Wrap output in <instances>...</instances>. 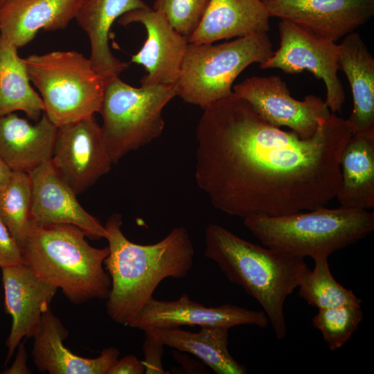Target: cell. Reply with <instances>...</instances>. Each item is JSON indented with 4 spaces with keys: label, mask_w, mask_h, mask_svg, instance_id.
<instances>
[{
    "label": "cell",
    "mask_w": 374,
    "mask_h": 374,
    "mask_svg": "<svg viewBox=\"0 0 374 374\" xmlns=\"http://www.w3.org/2000/svg\"><path fill=\"white\" fill-rule=\"evenodd\" d=\"M351 134L346 119L331 114L312 138L301 139L233 93L203 109L196 183L214 208L242 218L323 207L336 198L340 154Z\"/></svg>",
    "instance_id": "cell-1"
},
{
    "label": "cell",
    "mask_w": 374,
    "mask_h": 374,
    "mask_svg": "<svg viewBox=\"0 0 374 374\" xmlns=\"http://www.w3.org/2000/svg\"><path fill=\"white\" fill-rule=\"evenodd\" d=\"M122 224L121 215L115 213L105 225L109 254L104 265L111 278L106 309L112 321L128 326L163 280L186 276L195 250L184 227L173 228L156 243L139 244L125 236Z\"/></svg>",
    "instance_id": "cell-2"
},
{
    "label": "cell",
    "mask_w": 374,
    "mask_h": 374,
    "mask_svg": "<svg viewBox=\"0 0 374 374\" xmlns=\"http://www.w3.org/2000/svg\"><path fill=\"white\" fill-rule=\"evenodd\" d=\"M204 253L230 282L259 303L276 339H283L285 301L309 270L304 258L262 247L215 224L206 228Z\"/></svg>",
    "instance_id": "cell-3"
},
{
    "label": "cell",
    "mask_w": 374,
    "mask_h": 374,
    "mask_svg": "<svg viewBox=\"0 0 374 374\" xmlns=\"http://www.w3.org/2000/svg\"><path fill=\"white\" fill-rule=\"evenodd\" d=\"M85 237L73 224L30 221L20 247L24 263L75 305L107 299L111 289V278L103 268L109 248L93 247Z\"/></svg>",
    "instance_id": "cell-4"
},
{
    "label": "cell",
    "mask_w": 374,
    "mask_h": 374,
    "mask_svg": "<svg viewBox=\"0 0 374 374\" xmlns=\"http://www.w3.org/2000/svg\"><path fill=\"white\" fill-rule=\"evenodd\" d=\"M243 219L247 229L265 247L303 258H328L374 230L373 211L342 206L281 216L251 215Z\"/></svg>",
    "instance_id": "cell-5"
},
{
    "label": "cell",
    "mask_w": 374,
    "mask_h": 374,
    "mask_svg": "<svg viewBox=\"0 0 374 374\" xmlns=\"http://www.w3.org/2000/svg\"><path fill=\"white\" fill-rule=\"evenodd\" d=\"M23 60L30 82L42 95L44 113L55 125L100 113L106 82L81 53L57 51Z\"/></svg>",
    "instance_id": "cell-6"
},
{
    "label": "cell",
    "mask_w": 374,
    "mask_h": 374,
    "mask_svg": "<svg viewBox=\"0 0 374 374\" xmlns=\"http://www.w3.org/2000/svg\"><path fill=\"white\" fill-rule=\"evenodd\" d=\"M267 33L213 44L188 43L177 96L202 109L231 96L233 83L247 66L265 62L273 53Z\"/></svg>",
    "instance_id": "cell-7"
},
{
    "label": "cell",
    "mask_w": 374,
    "mask_h": 374,
    "mask_svg": "<svg viewBox=\"0 0 374 374\" xmlns=\"http://www.w3.org/2000/svg\"><path fill=\"white\" fill-rule=\"evenodd\" d=\"M175 96V84L134 87L119 76L106 84L100 128L113 163L160 136L163 109Z\"/></svg>",
    "instance_id": "cell-8"
},
{
    "label": "cell",
    "mask_w": 374,
    "mask_h": 374,
    "mask_svg": "<svg viewBox=\"0 0 374 374\" xmlns=\"http://www.w3.org/2000/svg\"><path fill=\"white\" fill-rule=\"evenodd\" d=\"M278 30L279 48L260 67L278 69L289 74L312 73L325 84L328 108L332 112L341 111L346 97L337 74L339 46L288 20L280 21Z\"/></svg>",
    "instance_id": "cell-9"
},
{
    "label": "cell",
    "mask_w": 374,
    "mask_h": 374,
    "mask_svg": "<svg viewBox=\"0 0 374 374\" xmlns=\"http://www.w3.org/2000/svg\"><path fill=\"white\" fill-rule=\"evenodd\" d=\"M233 93L247 100L274 126L287 127L301 139L312 138L331 113L325 100L314 95L294 98L278 75L252 76L233 87Z\"/></svg>",
    "instance_id": "cell-10"
},
{
    "label": "cell",
    "mask_w": 374,
    "mask_h": 374,
    "mask_svg": "<svg viewBox=\"0 0 374 374\" xmlns=\"http://www.w3.org/2000/svg\"><path fill=\"white\" fill-rule=\"evenodd\" d=\"M51 162L76 195L110 170L113 162L94 116L57 127Z\"/></svg>",
    "instance_id": "cell-11"
},
{
    "label": "cell",
    "mask_w": 374,
    "mask_h": 374,
    "mask_svg": "<svg viewBox=\"0 0 374 374\" xmlns=\"http://www.w3.org/2000/svg\"><path fill=\"white\" fill-rule=\"evenodd\" d=\"M134 22L143 25L147 33L142 48L131 58V62L142 65L147 71L141 85L175 84L188 44L187 38L163 15L148 6L128 11L118 19L122 26Z\"/></svg>",
    "instance_id": "cell-12"
},
{
    "label": "cell",
    "mask_w": 374,
    "mask_h": 374,
    "mask_svg": "<svg viewBox=\"0 0 374 374\" xmlns=\"http://www.w3.org/2000/svg\"><path fill=\"white\" fill-rule=\"evenodd\" d=\"M269 323L264 311L249 310L231 304L206 307L184 294L175 301H159L152 297L128 326L143 330L183 326L229 329L240 325H253L264 328Z\"/></svg>",
    "instance_id": "cell-13"
},
{
    "label": "cell",
    "mask_w": 374,
    "mask_h": 374,
    "mask_svg": "<svg viewBox=\"0 0 374 374\" xmlns=\"http://www.w3.org/2000/svg\"><path fill=\"white\" fill-rule=\"evenodd\" d=\"M271 17L336 42L374 15V0H262Z\"/></svg>",
    "instance_id": "cell-14"
},
{
    "label": "cell",
    "mask_w": 374,
    "mask_h": 374,
    "mask_svg": "<svg viewBox=\"0 0 374 374\" xmlns=\"http://www.w3.org/2000/svg\"><path fill=\"white\" fill-rule=\"evenodd\" d=\"M1 270L6 310L12 317L6 343L8 362L24 338L36 335L42 315L50 308L57 288L39 277L24 262Z\"/></svg>",
    "instance_id": "cell-15"
},
{
    "label": "cell",
    "mask_w": 374,
    "mask_h": 374,
    "mask_svg": "<svg viewBox=\"0 0 374 374\" xmlns=\"http://www.w3.org/2000/svg\"><path fill=\"white\" fill-rule=\"evenodd\" d=\"M31 184L30 221L38 224H70L90 239L105 238V226L87 212L58 175L51 160L28 172Z\"/></svg>",
    "instance_id": "cell-16"
},
{
    "label": "cell",
    "mask_w": 374,
    "mask_h": 374,
    "mask_svg": "<svg viewBox=\"0 0 374 374\" xmlns=\"http://www.w3.org/2000/svg\"><path fill=\"white\" fill-rule=\"evenodd\" d=\"M68 335L69 331L60 319L50 308L46 310L33 337L32 355L39 371L50 374H107L118 359L120 352L115 347L103 349L95 358L79 356L64 346Z\"/></svg>",
    "instance_id": "cell-17"
},
{
    "label": "cell",
    "mask_w": 374,
    "mask_h": 374,
    "mask_svg": "<svg viewBox=\"0 0 374 374\" xmlns=\"http://www.w3.org/2000/svg\"><path fill=\"white\" fill-rule=\"evenodd\" d=\"M84 0H4L0 5V35L18 48L40 30L64 29Z\"/></svg>",
    "instance_id": "cell-18"
},
{
    "label": "cell",
    "mask_w": 374,
    "mask_h": 374,
    "mask_svg": "<svg viewBox=\"0 0 374 374\" xmlns=\"http://www.w3.org/2000/svg\"><path fill=\"white\" fill-rule=\"evenodd\" d=\"M57 130L44 113L35 124L14 113L0 116V158L11 170L29 172L51 159Z\"/></svg>",
    "instance_id": "cell-19"
},
{
    "label": "cell",
    "mask_w": 374,
    "mask_h": 374,
    "mask_svg": "<svg viewBox=\"0 0 374 374\" xmlns=\"http://www.w3.org/2000/svg\"><path fill=\"white\" fill-rule=\"evenodd\" d=\"M148 6L142 0H84L75 19L88 35L94 70L106 84L118 77L127 64L116 58L109 44L111 27L125 12Z\"/></svg>",
    "instance_id": "cell-20"
},
{
    "label": "cell",
    "mask_w": 374,
    "mask_h": 374,
    "mask_svg": "<svg viewBox=\"0 0 374 374\" xmlns=\"http://www.w3.org/2000/svg\"><path fill=\"white\" fill-rule=\"evenodd\" d=\"M270 16L262 0H211L188 43H213L222 39L267 33Z\"/></svg>",
    "instance_id": "cell-21"
},
{
    "label": "cell",
    "mask_w": 374,
    "mask_h": 374,
    "mask_svg": "<svg viewBox=\"0 0 374 374\" xmlns=\"http://www.w3.org/2000/svg\"><path fill=\"white\" fill-rule=\"evenodd\" d=\"M340 206L370 210L374 208V127L351 134L339 158Z\"/></svg>",
    "instance_id": "cell-22"
},
{
    "label": "cell",
    "mask_w": 374,
    "mask_h": 374,
    "mask_svg": "<svg viewBox=\"0 0 374 374\" xmlns=\"http://www.w3.org/2000/svg\"><path fill=\"white\" fill-rule=\"evenodd\" d=\"M338 46L339 69L353 95V109L346 119L353 134L374 127V58L357 33L346 35Z\"/></svg>",
    "instance_id": "cell-23"
},
{
    "label": "cell",
    "mask_w": 374,
    "mask_h": 374,
    "mask_svg": "<svg viewBox=\"0 0 374 374\" xmlns=\"http://www.w3.org/2000/svg\"><path fill=\"white\" fill-rule=\"evenodd\" d=\"M229 329L200 327L197 332L179 328H153L148 331L163 346L189 353L202 360L217 374H244L247 368L229 353Z\"/></svg>",
    "instance_id": "cell-24"
},
{
    "label": "cell",
    "mask_w": 374,
    "mask_h": 374,
    "mask_svg": "<svg viewBox=\"0 0 374 374\" xmlns=\"http://www.w3.org/2000/svg\"><path fill=\"white\" fill-rule=\"evenodd\" d=\"M18 48L0 35V116L24 112L33 121L44 112L42 98L30 84V78Z\"/></svg>",
    "instance_id": "cell-25"
},
{
    "label": "cell",
    "mask_w": 374,
    "mask_h": 374,
    "mask_svg": "<svg viewBox=\"0 0 374 374\" xmlns=\"http://www.w3.org/2000/svg\"><path fill=\"white\" fill-rule=\"evenodd\" d=\"M314 267L303 276L299 285V296L319 309L342 305H361L362 301L352 290L341 285L332 275L328 257L313 259Z\"/></svg>",
    "instance_id": "cell-26"
},
{
    "label": "cell",
    "mask_w": 374,
    "mask_h": 374,
    "mask_svg": "<svg viewBox=\"0 0 374 374\" xmlns=\"http://www.w3.org/2000/svg\"><path fill=\"white\" fill-rule=\"evenodd\" d=\"M31 184L28 172L12 171L0 189V219L19 247L30 222Z\"/></svg>",
    "instance_id": "cell-27"
},
{
    "label": "cell",
    "mask_w": 374,
    "mask_h": 374,
    "mask_svg": "<svg viewBox=\"0 0 374 374\" xmlns=\"http://www.w3.org/2000/svg\"><path fill=\"white\" fill-rule=\"evenodd\" d=\"M361 305H342L319 309L312 319L330 350L343 346L356 332L363 319Z\"/></svg>",
    "instance_id": "cell-28"
},
{
    "label": "cell",
    "mask_w": 374,
    "mask_h": 374,
    "mask_svg": "<svg viewBox=\"0 0 374 374\" xmlns=\"http://www.w3.org/2000/svg\"><path fill=\"white\" fill-rule=\"evenodd\" d=\"M211 0H155L153 9L187 39L201 22Z\"/></svg>",
    "instance_id": "cell-29"
},
{
    "label": "cell",
    "mask_w": 374,
    "mask_h": 374,
    "mask_svg": "<svg viewBox=\"0 0 374 374\" xmlns=\"http://www.w3.org/2000/svg\"><path fill=\"white\" fill-rule=\"evenodd\" d=\"M21 249L0 219V267L23 263Z\"/></svg>",
    "instance_id": "cell-30"
},
{
    "label": "cell",
    "mask_w": 374,
    "mask_h": 374,
    "mask_svg": "<svg viewBox=\"0 0 374 374\" xmlns=\"http://www.w3.org/2000/svg\"><path fill=\"white\" fill-rule=\"evenodd\" d=\"M144 332L145 340L143 348L145 355V359L143 361L145 366V373H167V372L164 371L161 362L163 346L155 339L148 331Z\"/></svg>",
    "instance_id": "cell-31"
},
{
    "label": "cell",
    "mask_w": 374,
    "mask_h": 374,
    "mask_svg": "<svg viewBox=\"0 0 374 374\" xmlns=\"http://www.w3.org/2000/svg\"><path fill=\"white\" fill-rule=\"evenodd\" d=\"M145 373L143 361L134 355H127L117 359L107 374H143Z\"/></svg>",
    "instance_id": "cell-32"
},
{
    "label": "cell",
    "mask_w": 374,
    "mask_h": 374,
    "mask_svg": "<svg viewBox=\"0 0 374 374\" xmlns=\"http://www.w3.org/2000/svg\"><path fill=\"white\" fill-rule=\"evenodd\" d=\"M16 357L10 367L6 369L4 374H29L30 370L27 367V353L24 341L20 342Z\"/></svg>",
    "instance_id": "cell-33"
},
{
    "label": "cell",
    "mask_w": 374,
    "mask_h": 374,
    "mask_svg": "<svg viewBox=\"0 0 374 374\" xmlns=\"http://www.w3.org/2000/svg\"><path fill=\"white\" fill-rule=\"evenodd\" d=\"M12 171L0 158V189L8 181Z\"/></svg>",
    "instance_id": "cell-34"
},
{
    "label": "cell",
    "mask_w": 374,
    "mask_h": 374,
    "mask_svg": "<svg viewBox=\"0 0 374 374\" xmlns=\"http://www.w3.org/2000/svg\"><path fill=\"white\" fill-rule=\"evenodd\" d=\"M4 1V0H0V5Z\"/></svg>",
    "instance_id": "cell-35"
}]
</instances>
